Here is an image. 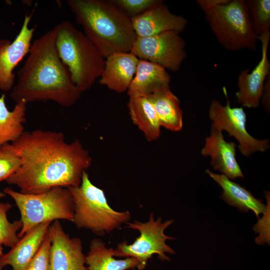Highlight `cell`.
Returning a JSON list of instances; mask_svg holds the SVG:
<instances>
[{
  "instance_id": "6da1fadb",
  "label": "cell",
  "mask_w": 270,
  "mask_h": 270,
  "mask_svg": "<svg viewBox=\"0 0 270 270\" xmlns=\"http://www.w3.org/2000/svg\"><path fill=\"white\" fill-rule=\"evenodd\" d=\"M8 148L21 166L6 182L26 194H38L55 187H76L92 163L88 152L76 139L65 140L62 132L40 129L26 131Z\"/></svg>"
},
{
  "instance_id": "277c9868",
  "label": "cell",
  "mask_w": 270,
  "mask_h": 270,
  "mask_svg": "<svg viewBox=\"0 0 270 270\" xmlns=\"http://www.w3.org/2000/svg\"><path fill=\"white\" fill-rule=\"evenodd\" d=\"M59 24L56 48L80 92L90 89L104 70L106 58L99 50L70 22Z\"/></svg>"
},
{
  "instance_id": "9a60e30c",
  "label": "cell",
  "mask_w": 270,
  "mask_h": 270,
  "mask_svg": "<svg viewBox=\"0 0 270 270\" xmlns=\"http://www.w3.org/2000/svg\"><path fill=\"white\" fill-rule=\"evenodd\" d=\"M201 154L210 156V164L229 179L244 178V176L236 158V144L226 142L222 131L211 126L210 134L206 138Z\"/></svg>"
},
{
  "instance_id": "ac0fdd59",
  "label": "cell",
  "mask_w": 270,
  "mask_h": 270,
  "mask_svg": "<svg viewBox=\"0 0 270 270\" xmlns=\"http://www.w3.org/2000/svg\"><path fill=\"white\" fill-rule=\"evenodd\" d=\"M170 76L162 66L139 59L127 94L129 97L146 96L158 89L170 86Z\"/></svg>"
},
{
  "instance_id": "52a82bcc",
  "label": "cell",
  "mask_w": 270,
  "mask_h": 270,
  "mask_svg": "<svg viewBox=\"0 0 270 270\" xmlns=\"http://www.w3.org/2000/svg\"><path fill=\"white\" fill-rule=\"evenodd\" d=\"M218 42L228 51L257 49V36L244 0H230L206 14Z\"/></svg>"
},
{
  "instance_id": "e0dca14e",
  "label": "cell",
  "mask_w": 270,
  "mask_h": 270,
  "mask_svg": "<svg viewBox=\"0 0 270 270\" xmlns=\"http://www.w3.org/2000/svg\"><path fill=\"white\" fill-rule=\"evenodd\" d=\"M51 223L40 224L26 233L8 252L3 254L1 264L4 266H10L12 270H26L38 252Z\"/></svg>"
},
{
  "instance_id": "9c48e42d",
  "label": "cell",
  "mask_w": 270,
  "mask_h": 270,
  "mask_svg": "<svg viewBox=\"0 0 270 270\" xmlns=\"http://www.w3.org/2000/svg\"><path fill=\"white\" fill-rule=\"evenodd\" d=\"M226 103L223 106L220 102L212 100L208 110V117L212 124L220 130H226L230 136L238 142L241 154L248 156L254 152H264L270 148L268 139L258 140L248 134L246 130V114L242 107L232 108L226 90L223 87Z\"/></svg>"
},
{
  "instance_id": "d6986e66",
  "label": "cell",
  "mask_w": 270,
  "mask_h": 270,
  "mask_svg": "<svg viewBox=\"0 0 270 270\" xmlns=\"http://www.w3.org/2000/svg\"><path fill=\"white\" fill-rule=\"evenodd\" d=\"M206 172L222 189L220 198L228 204L236 207L243 212L252 210L258 218L260 214H264L266 206L261 200L254 198L252 193L227 178L224 175L218 174L206 170Z\"/></svg>"
},
{
  "instance_id": "ffe728a7",
  "label": "cell",
  "mask_w": 270,
  "mask_h": 270,
  "mask_svg": "<svg viewBox=\"0 0 270 270\" xmlns=\"http://www.w3.org/2000/svg\"><path fill=\"white\" fill-rule=\"evenodd\" d=\"M146 96L156 112L161 126L172 132L182 130V111L180 101L170 86L158 89Z\"/></svg>"
},
{
  "instance_id": "2e32d148",
  "label": "cell",
  "mask_w": 270,
  "mask_h": 270,
  "mask_svg": "<svg viewBox=\"0 0 270 270\" xmlns=\"http://www.w3.org/2000/svg\"><path fill=\"white\" fill-rule=\"evenodd\" d=\"M139 58L131 52H117L106 58L99 83L117 93L127 92L135 75Z\"/></svg>"
},
{
  "instance_id": "8992f818",
  "label": "cell",
  "mask_w": 270,
  "mask_h": 270,
  "mask_svg": "<svg viewBox=\"0 0 270 270\" xmlns=\"http://www.w3.org/2000/svg\"><path fill=\"white\" fill-rule=\"evenodd\" d=\"M3 192L14 201L20 214V238L37 226L60 220L72 222L74 204L68 188L55 187L38 194H26L6 188Z\"/></svg>"
},
{
  "instance_id": "484cf974",
  "label": "cell",
  "mask_w": 270,
  "mask_h": 270,
  "mask_svg": "<svg viewBox=\"0 0 270 270\" xmlns=\"http://www.w3.org/2000/svg\"><path fill=\"white\" fill-rule=\"evenodd\" d=\"M21 164L20 158L8 148V144L0 147V182L14 174Z\"/></svg>"
},
{
  "instance_id": "ba28073f",
  "label": "cell",
  "mask_w": 270,
  "mask_h": 270,
  "mask_svg": "<svg viewBox=\"0 0 270 270\" xmlns=\"http://www.w3.org/2000/svg\"><path fill=\"white\" fill-rule=\"evenodd\" d=\"M162 220L160 217L154 220V214L151 213L148 222H128V227L138 230L140 236L132 244H128L126 241L119 243L114 250V256L136 258L138 262V270L146 268L148 260L154 254H158V258L162 261L170 260V258L165 253L174 254L175 251L166 242L175 238L166 236L164 230L174 220H170L164 222Z\"/></svg>"
},
{
  "instance_id": "5b68a950",
  "label": "cell",
  "mask_w": 270,
  "mask_h": 270,
  "mask_svg": "<svg viewBox=\"0 0 270 270\" xmlns=\"http://www.w3.org/2000/svg\"><path fill=\"white\" fill-rule=\"evenodd\" d=\"M74 204V220L78 228H86L104 235L126 224L128 211L114 210L108 204L104 190L94 185L84 172L80 186L69 187Z\"/></svg>"
},
{
  "instance_id": "83f0119b",
  "label": "cell",
  "mask_w": 270,
  "mask_h": 270,
  "mask_svg": "<svg viewBox=\"0 0 270 270\" xmlns=\"http://www.w3.org/2000/svg\"><path fill=\"white\" fill-rule=\"evenodd\" d=\"M50 244V242L47 232L38 252L30 263L26 270H49Z\"/></svg>"
},
{
  "instance_id": "30bf717a",
  "label": "cell",
  "mask_w": 270,
  "mask_h": 270,
  "mask_svg": "<svg viewBox=\"0 0 270 270\" xmlns=\"http://www.w3.org/2000/svg\"><path fill=\"white\" fill-rule=\"evenodd\" d=\"M180 34L168 31L148 37L137 36L130 52L140 60L177 72L186 57V43Z\"/></svg>"
},
{
  "instance_id": "d4e9b609",
  "label": "cell",
  "mask_w": 270,
  "mask_h": 270,
  "mask_svg": "<svg viewBox=\"0 0 270 270\" xmlns=\"http://www.w3.org/2000/svg\"><path fill=\"white\" fill-rule=\"evenodd\" d=\"M5 194L0 191V199L4 197ZM12 205L8 202L0 201V243L8 248H12L20 239L18 230L22 228L20 220L10 222L7 214Z\"/></svg>"
},
{
  "instance_id": "4316f807",
  "label": "cell",
  "mask_w": 270,
  "mask_h": 270,
  "mask_svg": "<svg viewBox=\"0 0 270 270\" xmlns=\"http://www.w3.org/2000/svg\"><path fill=\"white\" fill-rule=\"evenodd\" d=\"M130 18L140 15L154 6L162 2V0H112Z\"/></svg>"
},
{
  "instance_id": "f1b7e54d",
  "label": "cell",
  "mask_w": 270,
  "mask_h": 270,
  "mask_svg": "<svg viewBox=\"0 0 270 270\" xmlns=\"http://www.w3.org/2000/svg\"><path fill=\"white\" fill-rule=\"evenodd\" d=\"M229 1L230 0H197L196 2L200 9L206 14L216 7Z\"/></svg>"
},
{
  "instance_id": "7c38bea8",
  "label": "cell",
  "mask_w": 270,
  "mask_h": 270,
  "mask_svg": "<svg viewBox=\"0 0 270 270\" xmlns=\"http://www.w3.org/2000/svg\"><path fill=\"white\" fill-rule=\"evenodd\" d=\"M32 14H26L20 30L15 39L0 40V90L11 91L14 85V70L28 54L35 28H30Z\"/></svg>"
},
{
  "instance_id": "4fadbf2b",
  "label": "cell",
  "mask_w": 270,
  "mask_h": 270,
  "mask_svg": "<svg viewBox=\"0 0 270 270\" xmlns=\"http://www.w3.org/2000/svg\"><path fill=\"white\" fill-rule=\"evenodd\" d=\"M270 39V32L257 37L262 44L260 60L250 72L248 69H244L238 76V90L236 96L238 102L243 107L254 108L260 104L265 80L270 74L268 58Z\"/></svg>"
},
{
  "instance_id": "44dd1931",
  "label": "cell",
  "mask_w": 270,
  "mask_h": 270,
  "mask_svg": "<svg viewBox=\"0 0 270 270\" xmlns=\"http://www.w3.org/2000/svg\"><path fill=\"white\" fill-rule=\"evenodd\" d=\"M128 108L133 123L143 133L149 142L158 139L160 136V124L156 112L146 96L130 97Z\"/></svg>"
},
{
  "instance_id": "603a6c76",
  "label": "cell",
  "mask_w": 270,
  "mask_h": 270,
  "mask_svg": "<svg viewBox=\"0 0 270 270\" xmlns=\"http://www.w3.org/2000/svg\"><path fill=\"white\" fill-rule=\"evenodd\" d=\"M6 95L0 96V147L18 140L24 132L27 104L23 101L16 103L10 110L6 104Z\"/></svg>"
},
{
  "instance_id": "1f68e13d",
  "label": "cell",
  "mask_w": 270,
  "mask_h": 270,
  "mask_svg": "<svg viewBox=\"0 0 270 270\" xmlns=\"http://www.w3.org/2000/svg\"><path fill=\"white\" fill-rule=\"evenodd\" d=\"M3 267H4V266L1 264V263L0 262V270H2Z\"/></svg>"
},
{
  "instance_id": "f546056e",
  "label": "cell",
  "mask_w": 270,
  "mask_h": 270,
  "mask_svg": "<svg viewBox=\"0 0 270 270\" xmlns=\"http://www.w3.org/2000/svg\"><path fill=\"white\" fill-rule=\"evenodd\" d=\"M260 100L264 108L270 111V74L265 80Z\"/></svg>"
},
{
  "instance_id": "7a4b0ae2",
  "label": "cell",
  "mask_w": 270,
  "mask_h": 270,
  "mask_svg": "<svg viewBox=\"0 0 270 270\" xmlns=\"http://www.w3.org/2000/svg\"><path fill=\"white\" fill-rule=\"evenodd\" d=\"M59 24L36 39L18 72L10 92L16 103L52 100L62 107L74 105L82 93L73 82L56 48Z\"/></svg>"
},
{
  "instance_id": "5bb4252c",
  "label": "cell",
  "mask_w": 270,
  "mask_h": 270,
  "mask_svg": "<svg viewBox=\"0 0 270 270\" xmlns=\"http://www.w3.org/2000/svg\"><path fill=\"white\" fill-rule=\"evenodd\" d=\"M130 20L138 37L150 36L168 31L180 33L188 24L186 18L172 13L164 2Z\"/></svg>"
},
{
  "instance_id": "3957f363",
  "label": "cell",
  "mask_w": 270,
  "mask_h": 270,
  "mask_svg": "<svg viewBox=\"0 0 270 270\" xmlns=\"http://www.w3.org/2000/svg\"><path fill=\"white\" fill-rule=\"evenodd\" d=\"M84 33L106 58L130 52L137 36L130 18L112 0H68Z\"/></svg>"
},
{
  "instance_id": "7402d4cb",
  "label": "cell",
  "mask_w": 270,
  "mask_h": 270,
  "mask_svg": "<svg viewBox=\"0 0 270 270\" xmlns=\"http://www.w3.org/2000/svg\"><path fill=\"white\" fill-rule=\"evenodd\" d=\"M114 249L106 246L100 239H93L86 256L87 270H126L137 268L138 262L134 258L116 260Z\"/></svg>"
},
{
  "instance_id": "8fae6325",
  "label": "cell",
  "mask_w": 270,
  "mask_h": 270,
  "mask_svg": "<svg viewBox=\"0 0 270 270\" xmlns=\"http://www.w3.org/2000/svg\"><path fill=\"white\" fill-rule=\"evenodd\" d=\"M48 234L50 242L49 270H87L79 238H70L58 220L51 223Z\"/></svg>"
},
{
  "instance_id": "cb8c5ba5",
  "label": "cell",
  "mask_w": 270,
  "mask_h": 270,
  "mask_svg": "<svg viewBox=\"0 0 270 270\" xmlns=\"http://www.w3.org/2000/svg\"><path fill=\"white\" fill-rule=\"evenodd\" d=\"M244 2L257 37L270 32V0H246Z\"/></svg>"
},
{
  "instance_id": "4dcf8cb0",
  "label": "cell",
  "mask_w": 270,
  "mask_h": 270,
  "mask_svg": "<svg viewBox=\"0 0 270 270\" xmlns=\"http://www.w3.org/2000/svg\"><path fill=\"white\" fill-rule=\"evenodd\" d=\"M2 251H3L2 245L0 243V262L1 258L4 254Z\"/></svg>"
}]
</instances>
